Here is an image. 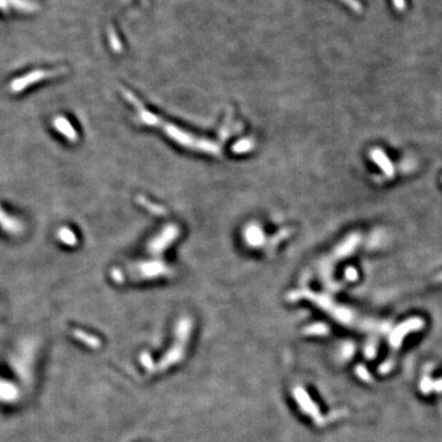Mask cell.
<instances>
[{"label": "cell", "instance_id": "1", "mask_svg": "<svg viewBox=\"0 0 442 442\" xmlns=\"http://www.w3.org/2000/svg\"><path fill=\"white\" fill-rule=\"evenodd\" d=\"M342 1H344V3H345L346 5L350 6V8H353V9H359V4L356 3L355 0H342Z\"/></svg>", "mask_w": 442, "mask_h": 442}]
</instances>
